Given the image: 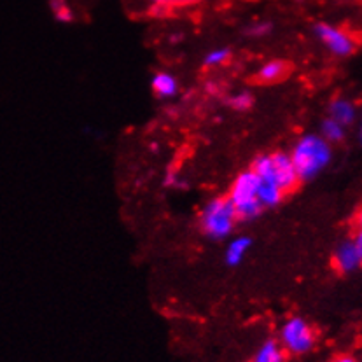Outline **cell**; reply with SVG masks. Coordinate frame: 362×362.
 Listing matches in <instances>:
<instances>
[{"label": "cell", "instance_id": "13", "mask_svg": "<svg viewBox=\"0 0 362 362\" xmlns=\"http://www.w3.org/2000/svg\"><path fill=\"white\" fill-rule=\"evenodd\" d=\"M320 135H322L329 144H338L345 139L346 128L343 127L341 123H338V121H334L332 117L327 116L326 119L320 123Z\"/></svg>", "mask_w": 362, "mask_h": 362}, {"label": "cell", "instance_id": "24", "mask_svg": "<svg viewBox=\"0 0 362 362\" xmlns=\"http://www.w3.org/2000/svg\"><path fill=\"white\" fill-rule=\"evenodd\" d=\"M187 2H197V0H186V4H187Z\"/></svg>", "mask_w": 362, "mask_h": 362}, {"label": "cell", "instance_id": "1", "mask_svg": "<svg viewBox=\"0 0 362 362\" xmlns=\"http://www.w3.org/2000/svg\"><path fill=\"white\" fill-rule=\"evenodd\" d=\"M289 154L299 182L315 179L332 160L331 144L320 133H305L299 136Z\"/></svg>", "mask_w": 362, "mask_h": 362}, {"label": "cell", "instance_id": "15", "mask_svg": "<svg viewBox=\"0 0 362 362\" xmlns=\"http://www.w3.org/2000/svg\"><path fill=\"white\" fill-rule=\"evenodd\" d=\"M228 105L231 107L235 112H245L254 105V97L250 91H235L228 98Z\"/></svg>", "mask_w": 362, "mask_h": 362}, {"label": "cell", "instance_id": "7", "mask_svg": "<svg viewBox=\"0 0 362 362\" xmlns=\"http://www.w3.org/2000/svg\"><path fill=\"white\" fill-rule=\"evenodd\" d=\"M332 264L339 273H354L362 266V257L359 254L354 238L345 240L336 247L334 254H332Z\"/></svg>", "mask_w": 362, "mask_h": 362}, {"label": "cell", "instance_id": "19", "mask_svg": "<svg viewBox=\"0 0 362 362\" xmlns=\"http://www.w3.org/2000/svg\"><path fill=\"white\" fill-rule=\"evenodd\" d=\"M149 2L158 9H168V7L182 6V4H186V0H149Z\"/></svg>", "mask_w": 362, "mask_h": 362}, {"label": "cell", "instance_id": "8", "mask_svg": "<svg viewBox=\"0 0 362 362\" xmlns=\"http://www.w3.org/2000/svg\"><path fill=\"white\" fill-rule=\"evenodd\" d=\"M291 65L287 64L286 60H280V58H275V60L264 62L263 65L259 66V70L256 72V79L263 84H275L279 81L286 79L289 76Z\"/></svg>", "mask_w": 362, "mask_h": 362}, {"label": "cell", "instance_id": "10", "mask_svg": "<svg viewBox=\"0 0 362 362\" xmlns=\"http://www.w3.org/2000/svg\"><path fill=\"white\" fill-rule=\"evenodd\" d=\"M250 247H252V240L249 236H235V238H231L230 243L226 245V250H224V263L231 266V268L238 266L245 259Z\"/></svg>", "mask_w": 362, "mask_h": 362}, {"label": "cell", "instance_id": "4", "mask_svg": "<svg viewBox=\"0 0 362 362\" xmlns=\"http://www.w3.org/2000/svg\"><path fill=\"white\" fill-rule=\"evenodd\" d=\"M238 221L228 197L209 199L199 212V230L210 240H224L235 230Z\"/></svg>", "mask_w": 362, "mask_h": 362}, {"label": "cell", "instance_id": "3", "mask_svg": "<svg viewBox=\"0 0 362 362\" xmlns=\"http://www.w3.org/2000/svg\"><path fill=\"white\" fill-rule=\"evenodd\" d=\"M259 191V177L254 173L252 168L240 172L233 180L228 199L235 209L236 217L242 221H252L263 212V205L257 198Z\"/></svg>", "mask_w": 362, "mask_h": 362}, {"label": "cell", "instance_id": "11", "mask_svg": "<svg viewBox=\"0 0 362 362\" xmlns=\"http://www.w3.org/2000/svg\"><path fill=\"white\" fill-rule=\"evenodd\" d=\"M329 117L341 123L343 127H350L357 119V107L349 98H334L329 105Z\"/></svg>", "mask_w": 362, "mask_h": 362}, {"label": "cell", "instance_id": "5", "mask_svg": "<svg viewBox=\"0 0 362 362\" xmlns=\"http://www.w3.org/2000/svg\"><path fill=\"white\" fill-rule=\"evenodd\" d=\"M279 341L291 356H303L315 346L317 334L303 317H291L280 329Z\"/></svg>", "mask_w": 362, "mask_h": 362}, {"label": "cell", "instance_id": "18", "mask_svg": "<svg viewBox=\"0 0 362 362\" xmlns=\"http://www.w3.org/2000/svg\"><path fill=\"white\" fill-rule=\"evenodd\" d=\"M163 184L166 187H184L182 179H180L179 172H175V170H168V172L165 173Z\"/></svg>", "mask_w": 362, "mask_h": 362}, {"label": "cell", "instance_id": "14", "mask_svg": "<svg viewBox=\"0 0 362 362\" xmlns=\"http://www.w3.org/2000/svg\"><path fill=\"white\" fill-rule=\"evenodd\" d=\"M231 58V49L228 47H214L209 53L203 57V65L209 66V69H214V66H221L228 64Z\"/></svg>", "mask_w": 362, "mask_h": 362}, {"label": "cell", "instance_id": "12", "mask_svg": "<svg viewBox=\"0 0 362 362\" xmlns=\"http://www.w3.org/2000/svg\"><path fill=\"white\" fill-rule=\"evenodd\" d=\"M287 356L289 354L284 350L280 341H276V339H266L263 345L257 349L252 362H287Z\"/></svg>", "mask_w": 362, "mask_h": 362}, {"label": "cell", "instance_id": "2", "mask_svg": "<svg viewBox=\"0 0 362 362\" xmlns=\"http://www.w3.org/2000/svg\"><path fill=\"white\" fill-rule=\"evenodd\" d=\"M252 170L261 182L279 186L286 194L296 189L299 184V177L289 153L279 151V153L261 154L254 160Z\"/></svg>", "mask_w": 362, "mask_h": 362}, {"label": "cell", "instance_id": "23", "mask_svg": "<svg viewBox=\"0 0 362 362\" xmlns=\"http://www.w3.org/2000/svg\"><path fill=\"white\" fill-rule=\"evenodd\" d=\"M359 139H361V144H362V116H361V127H359Z\"/></svg>", "mask_w": 362, "mask_h": 362}, {"label": "cell", "instance_id": "17", "mask_svg": "<svg viewBox=\"0 0 362 362\" xmlns=\"http://www.w3.org/2000/svg\"><path fill=\"white\" fill-rule=\"evenodd\" d=\"M272 28L273 25L269 23V21L257 20V21H252V23L245 28V35L252 37V39H263V37L272 33Z\"/></svg>", "mask_w": 362, "mask_h": 362}, {"label": "cell", "instance_id": "21", "mask_svg": "<svg viewBox=\"0 0 362 362\" xmlns=\"http://www.w3.org/2000/svg\"><path fill=\"white\" fill-rule=\"evenodd\" d=\"M354 242H356L357 249H359V254L362 257V228H359V230H356V236H354Z\"/></svg>", "mask_w": 362, "mask_h": 362}, {"label": "cell", "instance_id": "16", "mask_svg": "<svg viewBox=\"0 0 362 362\" xmlns=\"http://www.w3.org/2000/svg\"><path fill=\"white\" fill-rule=\"evenodd\" d=\"M49 7L53 11L54 20L60 23H72L74 21V11L70 9L66 0H49Z\"/></svg>", "mask_w": 362, "mask_h": 362}, {"label": "cell", "instance_id": "9", "mask_svg": "<svg viewBox=\"0 0 362 362\" xmlns=\"http://www.w3.org/2000/svg\"><path fill=\"white\" fill-rule=\"evenodd\" d=\"M151 90H153V93L158 98L170 100L179 93V81H177V77L173 74L160 70L151 79Z\"/></svg>", "mask_w": 362, "mask_h": 362}, {"label": "cell", "instance_id": "22", "mask_svg": "<svg viewBox=\"0 0 362 362\" xmlns=\"http://www.w3.org/2000/svg\"><path fill=\"white\" fill-rule=\"evenodd\" d=\"M329 362H357V361L354 359L352 356H346V354H341V356L332 357V359H331Z\"/></svg>", "mask_w": 362, "mask_h": 362}, {"label": "cell", "instance_id": "20", "mask_svg": "<svg viewBox=\"0 0 362 362\" xmlns=\"http://www.w3.org/2000/svg\"><path fill=\"white\" fill-rule=\"evenodd\" d=\"M352 224H354V230H359V228H362V205L357 209Z\"/></svg>", "mask_w": 362, "mask_h": 362}, {"label": "cell", "instance_id": "6", "mask_svg": "<svg viewBox=\"0 0 362 362\" xmlns=\"http://www.w3.org/2000/svg\"><path fill=\"white\" fill-rule=\"evenodd\" d=\"M313 33H315V37L320 40V44L329 51L332 57L346 58L352 53H356V37L350 32H346L345 28L336 27V25L331 23H317L315 28H313Z\"/></svg>", "mask_w": 362, "mask_h": 362}]
</instances>
